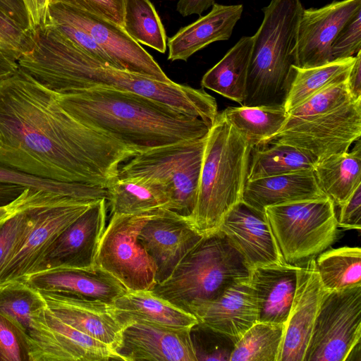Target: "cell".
Segmentation results:
<instances>
[{
    "instance_id": "47",
    "label": "cell",
    "mask_w": 361,
    "mask_h": 361,
    "mask_svg": "<svg viewBox=\"0 0 361 361\" xmlns=\"http://www.w3.org/2000/svg\"><path fill=\"white\" fill-rule=\"evenodd\" d=\"M0 10V40L13 46L21 54L28 40L30 32Z\"/></svg>"
},
{
    "instance_id": "34",
    "label": "cell",
    "mask_w": 361,
    "mask_h": 361,
    "mask_svg": "<svg viewBox=\"0 0 361 361\" xmlns=\"http://www.w3.org/2000/svg\"><path fill=\"white\" fill-rule=\"evenodd\" d=\"M316 268L326 291L361 284V250L344 246L324 250L315 258Z\"/></svg>"
},
{
    "instance_id": "9",
    "label": "cell",
    "mask_w": 361,
    "mask_h": 361,
    "mask_svg": "<svg viewBox=\"0 0 361 361\" xmlns=\"http://www.w3.org/2000/svg\"><path fill=\"white\" fill-rule=\"evenodd\" d=\"M153 211L111 214L99 241L96 265L128 291L151 290L157 284L155 264L138 240Z\"/></svg>"
},
{
    "instance_id": "16",
    "label": "cell",
    "mask_w": 361,
    "mask_h": 361,
    "mask_svg": "<svg viewBox=\"0 0 361 361\" xmlns=\"http://www.w3.org/2000/svg\"><path fill=\"white\" fill-rule=\"evenodd\" d=\"M203 236L189 219L167 209L153 211L138 240L155 264L157 284L170 276Z\"/></svg>"
},
{
    "instance_id": "29",
    "label": "cell",
    "mask_w": 361,
    "mask_h": 361,
    "mask_svg": "<svg viewBox=\"0 0 361 361\" xmlns=\"http://www.w3.org/2000/svg\"><path fill=\"white\" fill-rule=\"evenodd\" d=\"M112 305L121 322L128 319H139L185 329H190L198 322L195 315L157 296L151 290L127 291Z\"/></svg>"
},
{
    "instance_id": "14",
    "label": "cell",
    "mask_w": 361,
    "mask_h": 361,
    "mask_svg": "<svg viewBox=\"0 0 361 361\" xmlns=\"http://www.w3.org/2000/svg\"><path fill=\"white\" fill-rule=\"evenodd\" d=\"M96 201L68 199L35 207L27 233L0 272V284L32 274L60 233Z\"/></svg>"
},
{
    "instance_id": "20",
    "label": "cell",
    "mask_w": 361,
    "mask_h": 361,
    "mask_svg": "<svg viewBox=\"0 0 361 361\" xmlns=\"http://www.w3.org/2000/svg\"><path fill=\"white\" fill-rule=\"evenodd\" d=\"M219 229L228 237L250 269L286 263L264 212L241 201L226 214Z\"/></svg>"
},
{
    "instance_id": "39",
    "label": "cell",
    "mask_w": 361,
    "mask_h": 361,
    "mask_svg": "<svg viewBox=\"0 0 361 361\" xmlns=\"http://www.w3.org/2000/svg\"><path fill=\"white\" fill-rule=\"evenodd\" d=\"M347 80L324 87L289 111L288 118L282 128L329 113L353 100H356L350 95Z\"/></svg>"
},
{
    "instance_id": "40",
    "label": "cell",
    "mask_w": 361,
    "mask_h": 361,
    "mask_svg": "<svg viewBox=\"0 0 361 361\" xmlns=\"http://www.w3.org/2000/svg\"><path fill=\"white\" fill-rule=\"evenodd\" d=\"M73 199L62 197L35 203L22 208L0 221V272L13 257L31 224L32 209L39 205Z\"/></svg>"
},
{
    "instance_id": "4",
    "label": "cell",
    "mask_w": 361,
    "mask_h": 361,
    "mask_svg": "<svg viewBox=\"0 0 361 361\" xmlns=\"http://www.w3.org/2000/svg\"><path fill=\"white\" fill-rule=\"evenodd\" d=\"M252 147L219 112L206 136L197 202L190 218L202 234L218 230L243 199Z\"/></svg>"
},
{
    "instance_id": "33",
    "label": "cell",
    "mask_w": 361,
    "mask_h": 361,
    "mask_svg": "<svg viewBox=\"0 0 361 361\" xmlns=\"http://www.w3.org/2000/svg\"><path fill=\"white\" fill-rule=\"evenodd\" d=\"M356 56L328 63L298 68L294 66V75L283 105L288 112L324 87L348 79Z\"/></svg>"
},
{
    "instance_id": "10",
    "label": "cell",
    "mask_w": 361,
    "mask_h": 361,
    "mask_svg": "<svg viewBox=\"0 0 361 361\" xmlns=\"http://www.w3.org/2000/svg\"><path fill=\"white\" fill-rule=\"evenodd\" d=\"M361 338V284L326 291L303 361H346Z\"/></svg>"
},
{
    "instance_id": "31",
    "label": "cell",
    "mask_w": 361,
    "mask_h": 361,
    "mask_svg": "<svg viewBox=\"0 0 361 361\" xmlns=\"http://www.w3.org/2000/svg\"><path fill=\"white\" fill-rule=\"evenodd\" d=\"M222 113L252 147L270 140L288 118L283 104L228 106Z\"/></svg>"
},
{
    "instance_id": "1",
    "label": "cell",
    "mask_w": 361,
    "mask_h": 361,
    "mask_svg": "<svg viewBox=\"0 0 361 361\" xmlns=\"http://www.w3.org/2000/svg\"><path fill=\"white\" fill-rule=\"evenodd\" d=\"M137 153L75 119L20 68L0 80V164L39 178L107 188Z\"/></svg>"
},
{
    "instance_id": "18",
    "label": "cell",
    "mask_w": 361,
    "mask_h": 361,
    "mask_svg": "<svg viewBox=\"0 0 361 361\" xmlns=\"http://www.w3.org/2000/svg\"><path fill=\"white\" fill-rule=\"evenodd\" d=\"M361 9V0H334L319 8H303L298 29L295 66L310 68L331 61L338 32Z\"/></svg>"
},
{
    "instance_id": "23",
    "label": "cell",
    "mask_w": 361,
    "mask_h": 361,
    "mask_svg": "<svg viewBox=\"0 0 361 361\" xmlns=\"http://www.w3.org/2000/svg\"><path fill=\"white\" fill-rule=\"evenodd\" d=\"M21 280L39 291L71 293L110 304L128 291L117 279L97 266L90 269H48Z\"/></svg>"
},
{
    "instance_id": "53",
    "label": "cell",
    "mask_w": 361,
    "mask_h": 361,
    "mask_svg": "<svg viewBox=\"0 0 361 361\" xmlns=\"http://www.w3.org/2000/svg\"><path fill=\"white\" fill-rule=\"evenodd\" d=\"M347 82L352 98L361 99V51L356 55L355 61L350 71Z\"/></svg>"
},
{
    "instance_id": "42",
    "label": "cell",
    "mask_w": 361,
    "mask_h": 361,
    "mask_svg": "<svg viewBox=\"0 0 361 361\" xmlns=\"http://www.w3.org/2000/svg\"><path fill=\"white\" fill-rule=\"evenodd\" d=\"M0 361H33L30 347L15 324L0 312Z\"/></svg>"
},
{
    "instance_id": "12",
    "label": "cell",
    "mask_w": 361,
    "mask_h": 361,
    "mask_svg": "<svg viewBox=\"0 0 361 361\" xmlns=\"http://www.w3.org/2000/svg\"><path fill=\"white\" fill-rule=\"evenodd\" d=\"M361 135V99L282 128L267 142L290 145L317 161L348 151ZM267 143V142H266Z\"/></svg>"
},
{
    "instance_id": "46",
    "label": "cell",
    "mask_w": 361,
    "mask_h": 361,
    "mask_svg": "<svg viewBox=\"0 0 361 361\" xmlns=\"http://www.w3.org/2000/svg\"><path fill=\"white\" fill-rule=\"evenodd\" d=\"M338 226L345 229L361 228V185H358L349 198L340 206Z\"/></svg>"
},
{
    "instance_id": "44",
    "label": "cell",
    "mask_w": 361,
    "mask_h": 361,
    "mask_svg": "<svg viewBox=\"0 0 361 361\" xmlns=\"http://www.w3.org/2000/svg\"><path fill=\"white\" fill-rule=\"evenodd\" d=\"M63 36L80 49L102 63L118 68L114 61L99 46L92 37L81 28L67 23L50 22ZM119 69V68H118Z\"/></svg>"
},
{
    "instance_id": "48",
    "label": "cell",
    "mask_w": 361,
    "mask_h": 361,
    "mask_svg": "<svg viewBox=\"0 0 361 361\" xmlns=\"http://www.w3.org/2000/svg\"><path fill=\"white\" fill-rule=\"evenodd\" d=\"M52 197L51 192L27 188L13 202L6 206L0 207V221L22 208L49 200Z\"/></svg>"
},
{
    "instance_id": "2",
    "label": "cell",
    "mask_w": 361,
    "mask_h": 361,
    "mask_svg": "<svg viewBox=\"0 0 361 361\" xmlns=\"http://www.w3.org/2000/svg\"><path fill=\"white\" fill-rule=\"evenodd\" d=\"M19 68L56 92L106 88L134 92L169 105L212 126L214 97L203 89L164 82L102 63L83 51L50 23L32 29Z\"/></svg>"
},
{
    "instance_id": "6",
    "label": "cell",
    "mask_w": 361,
    "mask_h": 361,
    "mask_svg": "<svg viewBox=\"0 0 361 361\" xmlns=\"http://www.w3.org/2000/svg\"><path fill=\"white\" fill-rule=\"evenodd\" d=\"M251 269L220 229L204 234L169 278L151 291L195 315L235 281L250 276Z\"/></svg>"
},
{
    "instance_id": "30",
    "label": "cell",
    "mask_w": 361,
    "mask_h": 361,
    "mask_svg": "<svg viewBox=\"0 0 361 361\" xmlns=\"http://www.w3.org/2000/svg\"><path fill=\"white\" fill-rule=\"evenodd\" d=\"M253 39L242 37L202 77L201 85L242 104L245 97Z\"/></svg>"
},
{
    "instance_id": "13",
    "label": "cell",
    "mask_w": 361,
    "mask_h": 361,
    "mask_svg": "<svg viewBox=\"0 0 361 361\" xmlns=\"http://www.w3.org/2000/svg\"><path fill=\"white\" fill-rule=\"evenodd\" d=\"M47 305L38 290L25 281L0 284V312L7 316L27 341L33 361H74L49 326Z\"/></svg>"
},
{
    "instance_id": "8",
    "label": "cell",
    "mask_w": 361,
    "mask_h": 361,
    "mask_svg": "<svg viewBox=\"0 0 361 361\" xmlns=\"http://www.w3.org/2000/svg\"><path fill=\"white\" fill-rule=\"evenodd\" d=\"M206 136L137 153L120 166L118 177L158 180L170 194V210L190 219L197 202Z\"/></svg>"
},
{
    "instance_id": "7",
    "label": "cell",
    "mask_w": 361,
    "mask_h": 361,
    "mask_svg": "<svg viewBox=\"0 0 361 361\" xmlns=\"http://www.w3.org/2000/svg\"><path fill=\"white\" fill-rule=\"evenodd\" d=\"M283 260L300 265L329 248L338 234L335 205L328 197L264 209Z\"/></svg>"
},
{
    "instance_id": "25",
    "label": "cell",
    "mask_w": 361,
    "mask_h": 361,
    "mask_svg": "<svg viewBox=\"0 0 361 361\" xmlns=\"http://www.w3.org/2000/svg\"><path fill=\"white\" fill-rule=\"evenodd\" d=\"M300 265L256 267L250 281L255 291L259 322L285 324L295 295Z\"/></svg>"
},
{
    "instance_id": "41",
    "label": "cell",
    "mask_w": 361,
    "mask_h": 361,
    "mask_svg": "<svg viewBox=\"0 0 361 361\" xmlns=\"http://www.w3.org/2000/svg\"><path fill=\"white\" fill-rule=\"evenodd\" d=\"M196 360H229L235 342L198 322L190 329Z\"/></svg>"
},
{
    "instance_id": "52",
    "label": "cell",
    "mask_w": 361,
    "mask_h": 361,
    "mask_svg": "<svg viewBox=\"0 0 361 361\" xmlns=\"http://www.w3.org/2000/svg\"><path fill=\"white\" fill-rule=\"evenodd\" d=\"M214 3V0H178L176 10L183 17L192 14L201 15Z\"/></svg>"
},
{
    "instance_id": "32",
    "label": "cell",
    "mask_w": 361,
    "mask_h": 361,
    "mask_svg": "<svg viewBox=\"0 0 361 361\" xmlns=\"http://www.w3.org/2000/svg\"><path fill=\"white\" fill-rule=\"evenodd\" d=\"M317 159L295 147L267 142L252 148L247 180L304 170H312Z\"/></svg>"
},
{
    "instance_id": "27",
    "label": "cell",
    "mask_w": 361,
    "mask_h": 361,
    "mask_svg": "<svg viewBox=\"0 0 361 361\" xmlns=\"http://www.w3.org/2000/svg\"><path fill=\"white\" fill-rule=\"evenodd\" d=\"M106 189V201L111 214H135L158 209H170L171 199L168 190L152 178L118 177Z\"/></svg>"
},
{
    "instance_id": "28",
    "label": "cell",
    "mask_w": 361,
    "mask_h": 361,
    "mask_svg": "<svg viewBox=\"0 0 361 361\" xmlns=\"http://www.w3.org/2000/svg\"><path fill=\"white\" fill-rule=\"evenodd\" d=\"M317 183L335 206L340 207L361 185V142L355 141L350 152L329 156L315 164Z\"/></svg>"
},
{
    "instance_id": "49",
    "label": "cell",
    "mask_w": 361,
    "mask_h": 361,
    "mask_svg": "<svg viewBox=\"0 0 361 361\" xmlns=\"http://www.w3.org/2000/svg\"><path fill=\"white\" fill-rule=\"evenodd\" d=\"M20 56L13 46L0 40V80L12 75L18 70Z\"/></svg>"
},
{
    "instance_id": "22",
    "label": "cell",
    "mask_w": 361,
    "mask_h": 361,
    "mask_svg": "<svg viewBox=\"0 0 361 361\" xmlns=\"http://www.w3.org/2000/svg\"><path fill=\"white\" fill-rule=\"evenodd\" d=\"M195 316L198 322L235 343L259 322L256 294L250 276L235 281L216 299L200 307Z\"/></svg>"
},
{
    "instance_id": "35",
    "label": "cell",
    "mask_w": 361,
    "mask_h": 361,
    "mask_svg": "<svg viewBox=\"0 0 361 361\" xmlns=\"http://www.w3.org/2000/svg\"><path fill=\"white\" fill-rule=\"evenodd\" d=\"M285 324L257 322L238 339L229 361H278Z\"/></svg>"
},
{
    "instance_id": "45",
    "label": "cell",
    "mask_w": 361,
    "mask_h": 361,
    "mask_svg": "<svg viewBox=\"0 0 361 361\" xmlns=\"http://www.w3.org/2000/svg\"><path fill=\"white\" fill-rule=\"evenodd\" d=\"M85 11L120 26L123 25L125 0H49Z\"/></svg>"
},
{
    "instance_id": "3",
    "label": "cell",
    "mask_w": 361,
    "mask_h": 361,
    "mask_svg": "<svg viewBox=\"0 0 361 361\" xmlns=\"http://www.w3.org/2000/svg\"><path fill=\"white\" fill-rule=\"evenodd\" d=\"M56 93L62 108L75 119L136 153L202 138L212 126L131 92L90 88Z\"/></svg>"
},
{
    "instance_id": "43",
    "label": "cell",
    "mask_w": 361,
    "mask_h": 361,
    "mask_svg": "<svg viewBox=\"0 0 361 361\" xmlns=\"http://www.w3.org/2000/svg\"><path fill=\"white\" fill-rule=\"evenodd\" d=\"M361 51V9L344 25L333 41L331 61L354 57Z\"/></svg>"
},
{
    "instance_id": "5",
    "label": "cell",
    "mask_w": 361,
    "mask_h": 361,
    "mask_svg": "<svg viewBox=\"0 0 361 361\" xmlns=\"http://www.w3.org/2000/svg\"><path fill=\"white\" fill-rule=\"evenodd\" d=\"M300 0H271L253 39L243 106L283 104L294 75Z\"/></svg>"
},
{
    "instance_id": "50",
    "label": "cell",
    "mask_w": 361,
    "mask_h": 361,
    "mask_svg": "<svg viewBox=\"0 0 361 361\" xmlns=\"http://www.w3.org/2000/svg\"><path fill=\"white\" fill-rule=\"evenodd\" d=\"M0 10L16 21L24 30H32L23 0H0Z\"/></svg>"
},
{
    "instance_id": "51",
    "label": "cell",
    "mask_w": 361,
    "mask_h": 361,
    "mask_svg": "<svg viewBox=\"0 0 361 361\" xmlns=\"http://www.w3.org/2000/svg\"><path fill=\"white\" fill-rule=\"evenodd\" d=\"M31 29L43 26L48 21L49 0H23Z\"/></svg>"
},
{
    "instance_id": "37",
    "label": "cell",
    "mask_w": 361,
    "mask_h": 361,
    "mask_svg": "<svg viewBox=\"0 0 361 361\" xmlns=\"http://www.w3.org/2000/svg\"><path fill=\"white\" fill-rule=\"evenodd\" d=\"M45 317L57 340L74 361L118 360L109 346L62 322L47 307Z\"/></svg>"
},
{
    "instance_id": "38",
    "label": "cell",
    "mask_w": 361,
    "mask_h": 361,
    "mask_svg": "<svg viewBox=\"0 0 361 361\" xmlns=\"http://www.w3.org/2000/svg\"><path fill=\"white\" fill-rule=\"evenodd\" d=\"M0 183L20 185L84 201H94L101 199L104 194L102 188L45 179L22 173L1 164Z\"/></svg>"
},
{
    "instance_id": "21",
    "label": "cell",
    "mask_w": 361,
    "mask_h": 361,
    "mask_svg": "<svg viewBox=\"0 0 361 361\" xmlns=\"http://www.w3.org/2000/svg\"><path fill=\"white\" fill-rule=\"evenodd\" d=\"M39 292L58 319L104 343L114 353L123 325L112 304L66 293Z\"/></svg>"
},
{
    "instance_id": "24",
    "label": "cell",
    "mask_w": 361,
    "mask_h": 361,
    "mask_svg": "<svg viewBox=\"0 0 361 361\" xmlns=\"http://www.w3.org/2000/svg\"><path fill=\"white\" fill-rule=\"evenodd\" d=\"M212 10L168 39V60L186 61L212 42L228 40L241 18L243 6L214 3Z\"/></svg>"
},
{
    "instance_id": "36",
    "label": "cell",
    "mask_w": 361,
    "mask_h": 361,
    "mask_svg": "<svg viewBox=\"0 0 361 361\" xmlns=\"http://www.w3.org/2000/svg\"><path fill=\"white\" fill-rule=\"evenodd\" d=\"M123 29L135 41L164 54L167 37L149 0H125Z\"/></svg>"
},
{
    "instance_id": "17",
    "label": "cell",
    "mask_w": 361,
    "mask_h": 361,
    "mask_svg": "<svg viewBox=\"0 0 361 361\" xmlns=\"http://www.w3.org/2000/svg\"><path fill=\"white\" fill-rule=\"evenodd\" d=\"M114 353L119 360L197 361L190 329L175 328L139 319L121 322Z\"/></svg>"
},
{
    "instance_id": "15",
    "label": "cell",
    "mask_w": 361,
    "mask_h": 361,
    "mask_svg": "<svg viewBox=\"0 0 361 361\" xmlns=\"http://www.w3.org/2000/svg\"><path fill=\"white\" fill-rule=\"evenodd\" d=\"M106 199L92 203L60 233L32 274L56 268L96 267L98 247L106 228Z\"/></svg>"
},
{
    "instance_id": "26",
    "label": "cell",
    "mask_w": 361,
    "mask_h": 361,
    "mask_svg": "<svg viewBox=\"0 0 361 361\" xmlns=\"http://www.w3.org/2000/svg\"><path fill=\"white\" fill-rule=\"evenodd\" d=\"M325 197L312 169L248 180L242 201L264 212L269 206Z\"/></svg>"
},
{
    "instance_id": "11",
    "label": "cell",
    "mask_w": 361,
    "mask_h": 361,
    "mask_svg": "<svg viewBox=\"0 0 361 361\" xmlns=\"http://www.w3.org/2000/svg\"><path fill=\"white\" fill-rule=\"evenodd\" d=\"M48 17V21L70 23L89 33L119 69L164 82L172 81L122 26L61 3L49 4Z\"/></svg>"
},
{
    "instance_id": "19",
    "label": "cell",
    "mask_w": 361,
    "mask_h": 361,
    "mask_svg": "<svg viewBox=\"0 0 361 361\" xmlns=\"http://www.w3.org/2000/svg\"><path fill=\"white\" fill-rule=\"evenodd\" d=\"M326 290L315 258L300 264L298 283L285 329L278 361H303L315 319Z\"/></svg>"
}]
</instances>
